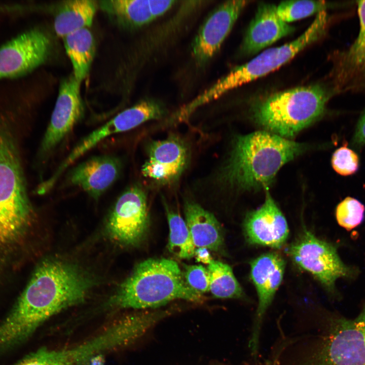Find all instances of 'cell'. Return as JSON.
<instances>
[{"label":"cell","mask_w":365,"mask_h":365,"mask_svg":"<svg viewBox=\"0 0 365 365\" xmlns=\"http://www.w3.org/2000/svg\"><path fill=\"white\" fill-rule=\"evenodd\" d=\"M332 165L338 174L348 176L355 173L358 170L359 160L357 154L347 146L337 149L333 153Z\"/></svg>","instance_id":"4316f807"},{"label":"cell","mask_w":365,"mask_h":365,"mask_svg":"<svg viewBox=\"0 0 365 365\" xmlns=\"http://www.w3.org/2000/svg\"><path fill=\"white\" fill-rule=\"evenodd\" d=\"M97 6L94 1L72 0L64 2L54 18V28L56 33L63 38L76 31L90 26Z\"/></svg>","instance_id":"ffe728a7"},{"label":"cell","mask_w":365,"mask_h":365,"mask_svg":"<svg viewBox=\"0 0 365 365\" xmlns=\"http://www.w3.org/2000/svg\"><path fill=\"white\" fill-rule=\"evenodd\" d=\"M121 163L109 155L94 157L79 164L70 171L67 179L95 199H98L117 180Z\"/></svg>","instance_id":"2e32d148"},{"label":"cell","mask_w":365,"mask_h":365,"mask_svg":"<svg viewBox=\"0 0 365 365\" xmlns=\"http://www.w3.org/2000/svg\"><path fill=\"white\" fill-rule=\"evenodd\" d=\"M308 149L266 131L237 136L218 177L237 191L267 190L279 169Z\"/></svg>","instance_id":"7a4b0ae2"},{"label":"cell","mask_w":365,"mask_h":365,"mask_svg":"<svg viewBox=\"0 0 365 365\" xmlns=\"http://www.w3.org/2000/svg\"><path fill=\"white\" fill-rule=\"evenodd\" d=\"M149 216L145 192L137 186L124 191L116 200L110 213L107 229L119 243L138 245L148 231Z\"/></svg>","instance_id":"9c48e42d"},{"label":"cell","mask_w":365,"mask_h":365,"mask_svg":"<svg viewBox=\"0 0 365 365\" xmlns=\"http://www.w3.org/2000/svg\"><path fill=\"white\" fill-rule=\"evenodd\" d=\"M165 113V109L162 104L152 99L142 100L123 111L82 139L47 179V184L54 187L62 173L71 164L104 139L114 134L132 129L150 120L161 118Z\"/></svg>","instance_id":"ba28073f"},{"label":"cell","mask_w":365,"mask_h":365,"mask_svg":"<svg viewBox=\"0 0 365 365\" xmlns=\"http://www.w3.org/2000/svg\"><path fill=\"white\" fill-rule=\"evenodd\" d=\"M147 154L142 174L161 185L176 182L186 169L189 159L186 143L174 135L151 141L148 145Z\"/></svg>","instance_id":"4fadbf2b"},{"label":"cell","mask_w":365,"mask_h":365,"mask_svg":"<svg viewBox=\"0 0 365 365\" xmlns=\"http://www.w3.org/2000/svg\"><path fill=\"white\" fill-rule=\"evenodd\" d=\"M207 269L209 275V291L215 298L246 299L245 294L229 265L213 260Z\"/></svg>","instance_id":"603a6c76"},{"label":"cell","mask_w":365,"mask_h":365,"mask_svg":"<svg viewBox=\"0 0 365 365\" xmlns=\"http://www.w3.org/2000/svg\"><path fill=\"white\" fill-rule=\"evenodd\" d=\"M352 143L357 147L365 145V110L357 122L353 136Z\"/></svg>","instance_id":"f546056e"},{"label":"cell","mask_w":365,"mask_h":365,"mask_svg":"<svg viewBox=\"0 0 365 365\" xmlns=\"http://www.w3.org/2000/svg\"><path fill=\"white\" fill-rule=\"evenodd\" d=\"M294 30L293 26L279 17L275 5L261 3L246 31L241 52L245 55H253Z\"/></svg>","instance_id":"e0dca14e"},{"label":"cell","mask_w":365,"mask_h":365,"mask_svg":"<svg viewBox=\"0 0 365 365\" xmlns=\"http://www.w3.org/2000/svg\"><path fill=\"white\" fill-rule=\"evenodd\" d=\"M169 229L167 248L170 252L182 259L194 257L196 247L185 221L165 204Z\"/></svg>","instance_id":"cb8c5ba5"},{"label":"cell","mask_w":365,"mask_h":365,"mask_svg":"<svg viewBox=\"0 0 365 365\" xmlns=\"http://www.w3.org/2000/svg\"><path fill=\"white\" fill-rule=\"evenodd\" d=\"M329 22L326 11L317 14L309 27L294 41L267 49L241 65L232 69L190 102L194 110L212 101L228 91L273 71L292 59L299 52L321 38Z\"/></svg>","instance_id":"8992f818"},{"label":"cell","mask_w":365,"mask_h":365,"mask_svg":"<svg viewBox=\"0 0 365 365\" xmlns=\"http://www.w3.org/2000/svg\"><path fill=\"white\" fill-rule=\"evenodd\" d=\"M176 2L171 0H108L100 1L98 5L123 26L138 28L164 15Z\"/></svg>","instance_id":"ac0fdd59"},{"label":"cell","mask_w":365,"mask_h":365,"mask_svg":"<svg viewBox=\"0 0 365 365\" xmlns=\"http://www.w3.org/2000/svg\"><path fill=\"white\" fill-rule=\"evenodd\" d=\"M32 214L15 139L0 123V246L16 241Z\"/></svg>","instance_id":"5b68a950"},{"label":"cell","mask_w":365,"mask_h":365,"mask_svg":"<svg viewBox=\"0 0 365 365\" xmlns=\"http://www.w3.org/2000/svg\"><path fill=\"white\" fill-rule=\"evenodd\" d=\"M188 285L197 293L209 291V275L207 269L202 265H186L183 273Z\"/></svg>","instance_id":"83f0119b"},{"label":"cell","mask_w":365,"mask_h":365,"mask_svg":"<svg viewBox=\"0 0 365 365\" xmlns=\"http://www.w3.org/2000/svg\"><path fill=\"white\" fill-rule=\"evenodd\" d=\"M51 47L48 36L39 29L26 32L0 48V79L27 73L43 63Z\"/></svg>","instance_id":"7c38bea8"},{"label":"cell","mask_w":365,"mask_h":365,"mask_svg":"<svg viewBox=\"0 0 365 365\" xmlns=\"http://www.w3.org/2000/svg\"><path fill=\"white\" fill-rule=\"evenodd\" d=\"M364 212L365 207L362 203L355 198L348 197L338 204L335 214L339 225L349 231L361 224Z\"/></svg>","instance_id":"484cf974"},{"label":"cell","mask_w":365,"mask_h":365,"mask_svg":"<svg viewBox=\"0 0 365 365\" xmlns=\"http://www.w3.org/2000/svg\"><path fill=\"white\" fill-rule=\"evenodd\" d=\"M266 191L263 205L246 215L243 223L244 234L251 244L279 248L287 240L288 226L281 211Z\"/></svg>","instance_id":"9a60e30c"},{"label":"cell","mask_w":365,"mask_h":365,"mask_svg":"<svg viewBox=\"0 0 365 365\" xmlns=\"http://www.w3.org/2000/svg\"><path fill=\"white\" fill-rule=\"evenodd\" d=\"M80 84L73 75L61 82L49 124L42 141V153L52 151L82 117L84 106Z\"/></svg>","instance_id":"5bb4252c"},{"label":"cell","mask_w":365,"mask_h":365,"mask_svg":"<svg viewBox=\"0 0 365 365\" xmlns=\"http://www.w3.org/2000/svg\"><path fill=\"white\" fill-rule=\"evenodd\" d=\"M15 365H36L32 353L23 358Z\"/></svg>","instance_id":"1f68e13d"},{"label":"cell","mask_w":365,"mask_h":365,"mask_svg":"<svg viewBox=\"0 0 365 365\" xmlns=\"http://www.w3.org/2000/svg\"><path fill=\"white\" fill-rule=\"evenodd\" d=\"M248 2H225L207 16L192 45V57L197 67H204L216 54Z\"/></svg>","instance_id":"8fae6325"},{"label":"cell","mask_w":365,"mask_h":365,"mask_svg":"<svg viewBox=\"0 0 365 365\" xmlns=\"http://www.w3.org/2000/svg\"><path fill=\"white\" fill-rule=\"evenodd\" d=\"M65 49L73 68V76L81 83L89 71L95 51L94 36L88 28L62 38Z\"/></svg>","instance_id":"44dd1931"},{"label":"cell","mask_w":365,"mask_h":365,"mask_svg":"<svg viewBox=\"0 0 365 365\" xmlns=\"http://www.w3.org/2000/svg\"><path fill=\"white\" fill-rule=\"evenodd\" d=\"M339 91H365V64L341 84L339 87Z\"/></svg>","instance_id":"f1b7e54d"},{"label":"cell","mask_w":365,"mask_h":365,"mask_svg":"<svg viewBox=\"0 0 365 365\" xmlns=\"http://www.w3.org/2000/svg\"><path fill=\"white\" fill-rule=\"evenodd\" d=\"M105 358L103 354H97L93 357L90 360L88 365H104Z\"/></svg>","instance_id":"d6a6232c"},{"label":"cell","mask_w":365,"mask_h":365,"mask_svg":"<svg viewBox=\"0 0 365 365\" xmlns=\"http://www.w3.org/2000/svg\"><path fill=\"white\" fill-rule=\"evenodd\" d=\"M94 284L76 265L56 259L42 261L0 324V353L24 342L52 316L83 302Z\"/></svg>","instance_id":"6da1fadb"},{"label":"cell","mask_w":365,"mask_h":365,"mask_svg":"<svg viewBox=\"0 0 365 365\" xmlns=\"http://www.w3.org/2000/svg\"><path fill=\"white\" fill-rule=\"evenodd\" d=\"M185 222L196 247L222 252L224 247L222 227L211 212L198 203L187 201L184 205Z\"/></svg>","instance_id":"d6986e66"},{"label":"cell","mask_w":365,"mask_h":365,"mask_svg":"<svg viewBox=\"0 0 365 365\" xmlns=\"http://www.w3.org/2000/svg\"><path fill=\"white\" fill-rule=\"evenodd\" d=\"M194 257L198 262L209 265L213 260L209 250L205 247L196 248Z\"/></svg>","instance_id":"4dcf8cb0"},{"label":"cell","mask_w":365,"mask_h":365,"mask_svg":"<svg viewBox=\"0 0 365 365\" xmlns=\"http://www.w3.org/2000/svg\"><path fill=\"white\" fill-rule=\"evenodd\" d=\"M332 93L321 85L276 92L253 105L252 118L269 132L289 139L322 116Z\"/></svg>","instance_id":"277c9868"},{"label":"cell","mask_w":365,"mask_h":365,"mask_svg":"<svg viewBox=\"0 0 365 365\" xmlns=\"http://www.w3.org/2000/svg\"><path fill=\"white\" fill-rule=\"evenodd\" d=\"M342 5L322 1H289L279 4L276 11L282 20L289 23Z\"/></svg>","instance_id":"d4e9b609"},{"label":"cell","mask_w":365,"mask_h":365,"mask_svg":"<svg viewBox=\"0 0 365 365\" xmlns=\"http://www.w3.org/2000/svg\"><path fill=\"white\" fill-rule=\"evenodd\" d=\"M178 299L198 303L203 297L188 285L176 262L150 258L137 265L111 302L118 308L155 309Z\"/></svg>","instance_id":"3957f363"},{"label":"cell","mask_w":365,"mask_h":365,"mask_svg":"<svg viewBox=\"0 0 365 365\" xmlns=\"http://www.w3.org/2000/svg\"><path fill=\"white\" fill-rule=\"evenodd\" d=\"M360 28L358 36L349 49L340 53L336 65L337 88L365 64V1L356 2Z\"/></svg>","instance_id":"7402d4cb"},{"label":"cell","mask_w":365,"mask_h":365,"mask_svg":"<svg viewBox=\"0 0 365 365\" xmlns=\"http://www.w3.org/2000/svg\"><path fill=\"white\" fill-rule=\"evenodd\" d=\"M287 251L297 266L310 273L330 292L335 290L338 279L354 273L341 260L335 246L309 231H304Z\"/></svg>","instance_id":"52a82bcc"},{"label":"cell","mask_w":365,"mask_h":365,"mask_svg":"<svg viewBox=\"0 0 365 365\" xmlns=\"http://www.w3.org/2000/svg\"><path fill=\"white\" fill-rule=\"evenodd\" d=\"M250 265V277L257 290L258 304L248 347L251 354L256 356L263 320L282 281L285 262L279 254L270 252L257 257L251 261Z\"/></svg>","instance_id":"30bf717a"}]
</instances>
